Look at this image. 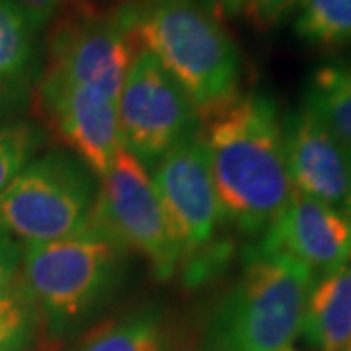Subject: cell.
Here are the masks:
<instances>
[{
	"label": "cell",
	"mask_w": 351,
	"mask_h": 351,
	"mask_svg": "<svg viewBox=\"0 0 351 351\" xmlns=\"http://www.w3.org/2000/svg\"><path fill=\"white\" fill-rule=\"evenodd\" d=\"M211 178L226 225L262 237L293 195L276 100L239 94L201 119Z\"/></svg>",
	"instance_id": "cell-1"
},
{
	"label": "cell",
	"mask_w": 351,
	"mask_h": 351,
	"mask_svg": "<svg viewBox=\"0 0 351 351\" xmlns=\"http://www.w3.org/2000/svg\"><path fill=\"white\" fill-rule=\"evenodd\" d=\"M117 20L135 49L152 53L203 119L240 94L242 57L201 0H127Z\"/></svg>",
	"instance_id": "cell-2"
},
{
	"label": "cell",
	"mask_w": 351,
	"mask_h": 351,
	"mask_svg": "<svg viewBox=\"0 0 351 351\" xmlns=\"http://www.w3.org/2000/svg\"><path fill=\"white\" fill-rule=\"evenodd\" d=\"M131 250L90 213L75 234L24 244L20 277L53 338L90 324L125 287Z\"/></svg>",
	"instance_id": "cell-3"
},
{
	"label": "cell",
	"mask_w": 351,
	"mask_h": 351,
	"mask_svg": "<svg viewBox=\"0 0 351 351\" xmlns=\"http://www.w3.org/2000/svg\"><path fill=\"white\" fill-rule=\"evenodd\" d=\"M316 277L263 240L242 252L237 281L213 308L203 351H281L301 336Z\"/></svg>",
	"instance_id": "cell-4"
},
{
	"label": "cell",
	"mask_w": 351,
	"mask_h": 351,
	"mask_svg": "<svg viewBox=\"0 0 351 351\" xmlns=\"http://www.w3.org/2000/svg\"><path fill=\"white\" fill-rule=\"evenodd\" d=\"M151 178L180 248L182 281L199 289L225 269L234 250L223 234L226 223L201 129L166 152L152 166Z\"/></svg>",
	"instance_id": "cell-5"
},
{
	"label": "cell",
	"mask_w": 351,
	"mask_h": 351,
	"mask_svg": "<svg viewBox=\"0 0 351 351\" xmlns=\"http://www.w3.org/2000/svg\"><path fill=\"white\" fill-rule=\"evenodd\" d=\"M100 178L64 149L45 152L0 191V226L24 244L53 242L86 225Z\"/></svg>",
	"instance_id": "cell-6"
},
{
	"label": "cell",
	"mask_w": 351,
	"mask_h": 351,
	"mask_svg": "<svg viewBox=\"0 0 351 351\" xmlns=\"http://www.w3.org/2000/svg\"><path fill=\"white\" fill-rule=\"evenodd\" d=\"M135 51L115 10L101 12L90 0H69L51 20L39 75L119 100Z\"/></svg>",
	"instance_id": "cell-7"
},
{
	"label": "cell",
	"mask_w": 351,
	"mask_h": 351,
	"mask_svg": "<svg viewBox=\"0 0 351 351\" xmlns=\"http://www.w3.org/2000/svg\"><path fill=\"white\" fill-rule=\"evenodd\" d=\"M119 129L123 147L145 168L201 129L188 92L149 51H135L129 64L119 94Z\"/></svg>",
	"instance_id": "cell-8"
},
{
	"label": "cell",
	"mask_w": 351,
	"mask_h": 351,
	"mask_svg": "<svg viewBox=\"0 0 351 351\" xmlns=\"http://www.w3.org/2000/svg\"><path fill=\"white\" fill-rule=\"evenodd\" d=\"M92 215L129 250L145 256L158 281H168L178 274L180 248L168 225L162 201L149 170L125 147L119 149L110 170L100 180Z\"/></svg>",
	"instance_id": "cell-9"
},
{
	"label": "cell",
	"mask_w": 351,
	"mask_h": 351,
	"mask_svg": "<svg viewBox=\"0 0 351 351\" xmlns=\"http://www.w3.org/2000/svg\"><path fill=\"white\" fill-rule=\"evenodd\" d=\"M34 94L38 115L51 135L101 180L123 149L119 100L49 75L38 76Z\"/></svg>",
	"instance_id": "cell-10"
},
{
	"label": "cell",
	"mask_w": 351,
	"mask_h": 351,
	"mask_svg": "<svg viewBox=\"0 0 351 351\" xmlns=\"http://www.w3.org/2000/svg\"><path fill=\"white\" fill-rule=\"evenodd\" d=\"M283 143L293 189L348 215L350 160L330 129L301 108L283 117Z\"/></svg>",
	"instance_id": "cell-11"
},
{
	"label": "cell",
	"mask_w": 351,
	"mask_h": 351,
	"mask_svg": "<svg viewBox=\"0 0 351 351\" xmlns=\"http://www.w3.org/2000/svg\"><path fill=\"white\" fill-rule=\"evenodd\" d=\"M260 240L320 279L350 262L351 219L322 201L293 191L283 213Z\"/></svg>",
	"instance_id": "cell-12"
},
{
	"label": "cell",
	"mask_w": 351,
	"mask_h": 351,
	"mask_svg": "<svg viewBox=\"0 0 351 351\" xmlns=\"http://www.w3.org/2000/svg\"><path fill=\"white\" fill-rule=\"evenodd\" d=\"M302 338L318 351H343L351 341V265L314 281L306 301Z\"/></svg>",
	"instance_id": "cell-13"
},
{
	"label": "cell",
	"mask_w": 351,
	"mask_h": 351,
	"mask_svg": "<svg viewBox=\"0 0 351 351\" xmlns=\"http://www.w3.org/2000/svg\"><path fill=\"white\" fill-rule=\"evenodd\" d=\"M38 76V27L12 0H0V80L27 98Z\"/></svg>",
	"instance_id": "cell-14"
},
{
	"label": "cell",
	"mask_w": 351,
	"mask_h": 351,
	"mask_svg": "<svg viewBox=\"0 0 351 351\" xmlns=\"http://www.w3.org/2000/svg\"><path fill=\"white\" fill-rule=\"evenodd\" d=\"M302 108L318 117L346 149H351V64L316 66L306 80Z\"/></svg>",
	"instance_id": "cell-15"
},
{
	"label": "cell",
	"mask_w": 351,
	"mask_h": 351,
	"mask_svg": "<svg viewBox=\"0 0 351 351\" xmlns=\"http://www.w3.org/2000/svg\"><path fill=\"white\" fill-rule=\"evenodd\" d=\"M73 351H168L162 313L141 306L92 330Z\"/></svg>",
	"instance_id": "cell-16"
},
{
	"label": "cell",
	"mask_w": 351,
	"mask_h": 351,
	"mask_svg": "<svg viewBox=\"0 0 351 351\" xmlns=\"http://www.w3.org/2000/svg\"><path fill=\"white\" fill-rule=\"evenodd\" d=\"M295 36L318 49L351 43V0H302L293 24Z\"/></svg>",
	"instance_id": "cell-17"
},
{
	"label": "cell",
	"mask_w": 351,
	"mask_h": 351,
	"mask_svg": "<svg viewBox=\"0 0 351 351\" xmlns=\"http://www.w3.org/2000/svg\"><path fill=\"white\" fill-rule=\"evenodd\" d=\"M41 314L22 277L0 291V351H24L38 334Z\"/></svg>",
	"instance_id": "cell-18"
},
{
	"label": "cell",
	"mask_w": 351,
	"mask_h": 351,
	"mask_svg": "<svg viewBox=\"0 0 351 351\" xmlns=\"http://www.w3.org/2000/svg\"><path fill=\"white\" fill-rule=\"evenodd\" d=\"M41 145L43 131L36 123H0V191L36 158Z\"/></svg>",
	"instance_id": "cell-19"
},
{
	"label": "cell",
	"mask_w": 351,
	"mask_h": 351,
	"mask_svg": "<svg viewBox=\"0 0 351 351\" xmlns=\"http://www.w3.org/2000/svg\"><path fill=\"white\" fill-rule=\"evenodd\" d=\"M302 0H239L240 14L258 34H269L301 8Z\"/></svg>",
	"instance_id": "cell-20"
},
{
	"label": "cell",
	"mask_w": 351,
	"mask_h": 351,
	"mask_svg": "<svg viewBox=\"0 0 351 351\" xmlns=\"http://www.w3.org/2000/svg\"><path fill=\"white\" fill-rule=\"evenodd\" d=\"M22 248L2 226H0V291L12 285L20 277Z\"/></svg>",
	"instance_id": "cell-21"
},
{
	"label": "cell",
	"mask_w": 351,
	"mask_h": 351,
	"mask_svg": "<svg viewBox=\"0 0 351 351\" xmlns=\"http://www.w3.org/2000/svg\"><path fill=\"white\" fill-rule=\"evenodd\" d=\"M12 2L27 14V18L36 24L38 29H41L61 12V8L69 0H12Z\"/></svg>",
	"instance_id": "cell-22"
},
{
	"label": "cell",
	"mask_w": 351,
	"mask_h": 351,
	"mask_svg": "<svg viewBox=\"0 0 351 351\" xmlns=\"http://www.w3.org/2000/svg\"><path fill=\"white\" fill-rule=\"evenodd\" d=\"M25 100L27 98H24L22 94H18L6 82L0 80V119H4L6 115L14 113V110H18L20 106H24Z\"/></svg>",
	"instance_id": "cell-23"
},
{
	"label": "cell",
	"mask_w": 351,
	"mask_h": 351,
	"mask_svg": "<svg viewBox=\"0 0 351 351\" xmlns=\"http://www.w3.org/2000/svg\"><path fill=\"white\" fill-rule=\"evenodd\" d=\"M205 6L215 14H237L239 0H205Z\"/></svg>",
	"instance_id": "cell-24"
},
{
	"label": "cell",
	"mask_w": 351,
	"mask_h": 351,
	"mask_svg": "<svg viewBox=\"0 0 351 351\" xmlns=\"http://www.w3.org/2000/svg\"><path fill=\"white\" fill-rule=\"evenodd\" d=\"M348 151V160H350V207H348V217L351 219V149H346Z\"/></svg>",
	"instance_id": "cell-25"
},
{
	"label": "cell",
	"mask_w": 351,
	"mask_h": 351,
	"mask_svg": "<svg viewBox=\"0 0 351 351\" xmlns=\"http://www.w3.org/2000/svg\"><path fill=\"white\" fill-rule=\"evenodd\" d=\"M281 351H301V350H295V348H291V346H289V348H285V350H281Z\"/></svg>",
	"instance_id": "cell-26"
},
{
	"label": "cell",
	"mask_w": 351,
	"mask_h": 351,
	"mask_svg": "<svg viewBox=\"0 0 351 351\" xmlns=\"http://www.w3.org/2000/svg\"><path fill=\"white\" fill-rule=\"evenodd\" d=\"M343 351H351V341H350V346H348V348H346V350Z\"/></svg>",
	"instance_id": "cell-27"
}]
</instances>
